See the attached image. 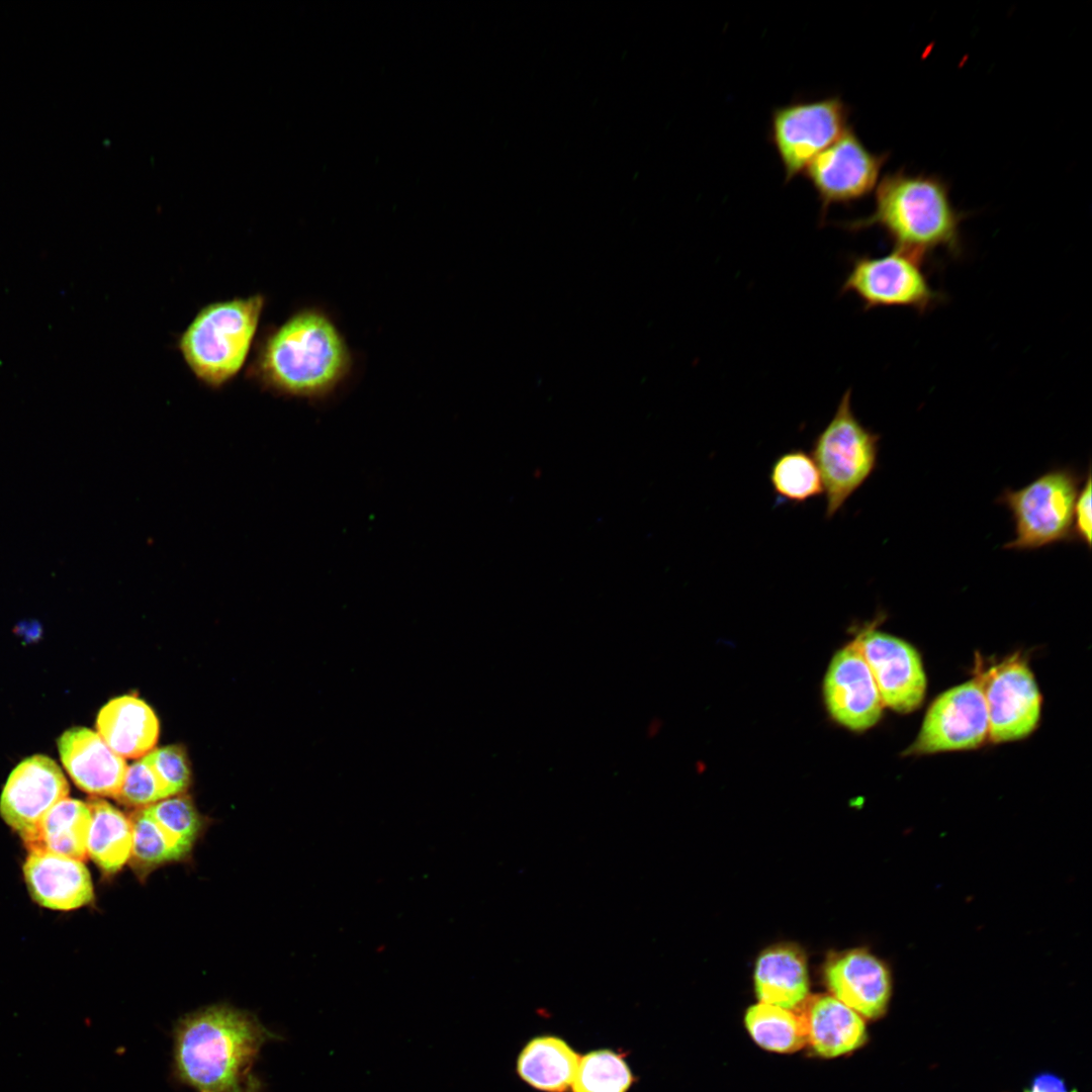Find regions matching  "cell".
<instances>
[{
    "label": "cell",
    "instance_id": "1",
    "mask_svg": "<svg viewBox=\"0 0 1092 1092\" xmlns=\"http://www.w3.org/2000/svg\"><path fill=\"white\" fill-rule=\"evenodd\" d=\"M969 215L954 207L942 178L900 169L879 181L870 215L840 225L853 233L879 228L894 248L926 261L936 251L963 255L961 224Z\"/></svg>",
    "mask_w": 1092,
    "mask_h": 1092
},
{
    "label": "cell",
    "instance_id": "2",
    "mask_svg": "<svg viewBox=\"0 0 1092 1092\" xmlns=\"http://www.w3.org/2000/svg\"><path fill=\"white\" fill-rule=\"evenodd\" d=\"M274 1037L254 1015L228 1005L192 1012L174 1031L177 1076L197 1092H244L243 1079Z\"/></svg>",
    "mask_w": 1092,
    "mask_h": 1092
},
{
    "label": "cell",
    "instance_id": "3",
    "mask_svg": "<svg viewBox=\"0 0 1092 1092\" xmlns=\"http://www.w3.org/2000/svg\"><path fill=\"white\" fill-rule=\"evenodd\" d=\"M351 367L350 350L334 322L320 309L304 308L268 336L255 372L276 392L317 398L333 392Z\"/></svg>",
    "mask_w": 1092,
    "mask_h": 1092
},
{
    "label": "cell",
    "instance_id": "4",
    "mask_svg": "<svg viewBox=\"0 0 1092 1092\" xmlns=\"http://www.w3.org/2000/svg\"><path fill=\"white\" fill-rule=\"evenodd\" d=\"M264 297L255 294L201 308L180 337L179 350L197 379L219 387L242 369L255 337Z\"/></svg>",
    "mask_w": 1092,
    "mask_h": 1092
},
{
    "label": "cell",
    "instance_id": "5",
    "mask_svg": "<svg viewBox=\"0 0 1092 1092\" xmlns=\"http://www.w3.org/2000/svg\"><path fill=\"white\" fill-rule=\"evenodd\" d=\"M880 439L855 417L851 389H846L834 415L812 444L811 456L821 476L827 519L836 515L875 471Z\"/></svg>",
    "mask_w": 1092,
    "mask_h": 1092
},
{
    "label": "cell",
    "instance_id": "6",
    "mask_svg": "<svg viewBox=\"0 0 1092 1092\" xmlns=\"http://www.w3.org/2000/svg\"><path fill=\"white\" fill-rule=\"evenodd\" d=\"M1082 475L1069 467L1054 468L1024 487L1006 488L997 498L1011 513L1014 538L1003 548L1032 550L1072 541L1074 507Z\"/></svg>",
    "mask_w": 1092,
    "mask_h": 1092
},
{
    "label": "cell",
    "instance_id": "7",
    "mask_svg": "<svg viewBox=\"0 0 1092 1092\" xmlns=\"http://www.w3.org/2000/svg\"><path fill=\"white\" fill-rule=\"evenodd\" d=\"M924 262L897 248L882 256H854L841 293L855 295L864 311L906 307L924 314L945 300V295L932 287Z\"/></svg>",
    "mask_w": 1092,
    "mask_h": 1092
},
{
    "label": "cell",
    "instance_id": "8",
    "mask_svg": "<svg viewBox=\"0 0 1092 1092\" xmlns=\"http://www.w3.org/2000/svg\"><path fill=\"white\" fill-rule=\"evenodd\" d=\"M850 107L838 95L795 99L774 108L768 141L782 164L786 182L803 173L844 132L850 125Z\"/></svg>",
    "mask_w": 1092,
    "mask_h": 1092
},
{
    "label": "cell",
    "instance_id": "9",
    "mask_svg": "<svg viewBox=\"0 0 1092 1092\" xmlns=\"http://www.w3.org/2000/svg\"><path fill=\"white\" fill-rule=\"evenodd\" d=\"M889 153H875L860 140L850 124L803 171L820 202L824 221L832 205H850L877 187Z\"/></svg>",
    "mask_w": 1092,
    "mask_h": 1092
},
{
    "label": "cell",
    "instance_id": "10",
    "mask_svg": "<svg viewBox=\"0 0 1092 1092\" xmlns=\"http://www.w3.org/2000/svg\"><path fill=\"white\" fill-rule=\"evenodd\" d=\"M989 722L980 671L973 679L937 697L928 708L907 753L970 749L988 737Z\"/></svg>",
    "mask_w": 1092,
    "mask_h": 1092
},
{
    "label": "cell",
    "instance_id": "11",
    "mask_svg": "<svg viewBox=\"0 0 1092 1092\" xmlns=\"http://www.w3.org/2000/svg\"><path fill=\"white\" fill-rule=\"evenodd\" d=\"M988 713V737L993 742L1016 740L1029 735L1036 727L1041 696L1026 662L1013 655L989 668L980 670Z\"/></svg>",
    "mask_w": 1092,
    "mask_h": 1092
},
{
    "label": "cell",
    "instance_id": "12",
    "mask_svg": "<svg viewBox=\"0 0 1092 1092\" xmlns=\"http://www.w3.org/2000/svg\"><path fill=\"white\" fill-rule=\"evenodd\" d=\"M68 795L69 785L59 765L46 755H32L9 775L0 797V814L26 845L48 812Z\"/></svg>",
    "mask_w": 1092,
    "mask_h": 1092
},
{
    "label": "cell",
    "instance_id": "13",
    "mask_svg": "<svg viewBox=\"0 0 1092 1092\" xmlns=\"http://www.w3.org/2000/svg\"><path fill=\"white\" fill-rule=\"evenodd\" d=\"M871 669L884 706L900 713L916 710L926 691L917 650L904 640L867 628L855 638Z\"/></svg>",
    "mask_w": 1092,
    "mask_h": 1092
},
{
    "label": "cell",
    "instance_id": "14",
    "mask_svg": "<svg viewBox=\"0 0 1092 1092\" xmlns=\"http://www.w3.org/2000/svg\"><path fill=\"white\" fill-rule=\"evenodd\" d=\"M824 698L831 716L846 728L861 731L880 720L885 706L856 640L832 658L825 675Z\"/></svg>",
    "mask_w": 1092,
    "mask_h": 1092
},
{
    "label": "cell",
    "instance_id": "15",
    "mask_svg": "<svg viewBox=\"0 0 1092 1092\" xmlns=\"http://www.w3.org/2000/svg\"><path fill=\"white\" fill-rule=\"evenodd\" d=\"M824 978L832 996L861 1017L876 1019L886 1012L892 990L890 971L867 949L832 954Z\"/></svg>",
    "mask_w": 1092,
    "mask_h": 1092
},
{
    "label": "cell",
    "instance_id": "16",
    "mask_svg": "<svg viewBox=\"0 0 1092 1092\" xmlns=\"http://www.w3.org/2000/svg\"><path fill=\"white\" fill-rule=\"evenodd\" d=\"M61 760L75 785L94 796L115 798L127 769L100 735L85 727L65 731L58 740Z\"/></svg>",
    "mask_w": 1092,
    "mask_h": 1092
},
{
    "label": "cell",
    "instance_id": "17",
    "mask_svg": "<svg viewBox=\"0 0 1092 1092\" xmlns=\"http://www.w3.org/2000/svg\"><path fill=\"white\" fill-rule=\"evenodd\" d=\"M23 874L32 899L46 908L72 910L89 904L94 897L90 873L79 859L30 850Z\"/></svg>",
    "mask_w": 1092,
    "mask_h": 1092
},
{
    "label": "cell",
    "instance_id": "18",
    "mask_svg": "<svg viewBox=\"0 0 1092 1092\" xmlns=\"http://www.w3.org/2000/svg\"><path fill=\"white\" fill-rule=\"evenodd\" d=\"M796 1011L804 1027L806 1043L820 1057L848 1054L867 1040L862 1017L833 996H808Z\"/></svg>",
    "mask_w": 1092,
    "mask_h": 1092
},
{
    "label": "cell",
    "instance_id": "19",
    "mask_svg": "<svg viewBox=\"0 0 1092 1092\" xmlns=\"http://www.w3.org/2000/svg\"><path fill=\"white\" fill-rule=\"evenodd\" d=\"M96 727L105 743L126 758L145 756L159 738V720L143 700L132 695L114 698L99 711Z\"/></svg>",
    "mask_w": 1092,
    "mask_h": 1092
},
{
    "label": "cell",
    "instance_id": "20",
    "mask_svg": "<svg viewBox=\"0 0 1092 1092\" xmlns=\"http://www.w3.org/2000/svg\"><path fill=\"white\" fill-rule=\"evenodd\" d=\"M754 987L760 1002L796 1010L809 991L804 953L788 944L764 950L756 961Z\"/></svg>",
    "mask_w": 1092,
    "mask_h": 1092
},
{
    "label": "cell",
    "instance_id": "21",
    "mask_svg": "<svg viewBox=\"0 0 1092 1092\" xmlns=\"http://www.w3.org/2000/svg\"><path fill=\"white\" fill-rule=\"evenodd\" d=\"M578 1055L561 1038L538 1036L528 1042L518 1059V1072L531 1086L547 1092H563L573 1082Z\"/></svg>",
    "mask_w": 1092,
    "mask_h": 1092
},
{
    "label": "cell",
    "instance_id": "22",
    "mask_svg": "<svg viewBox=\"0 0 1092 1092\" xmlns=\"http://www.w3.org/2000/svg\"><path fill=\"white\" fill-rule=\"evenodd\" d=\"M90 821L91 811L88 804L67 797L48 812L26 847L29 851L47 850L83 861L88 856Z\"/></svg>",
    "mask_w": 1092,
    "mask_h": 1092
},
{
    "label": "cell",
    "instance_id": "23",
    "mask_svg": "<svg viewBox=\"0 0 1092 1092\" xmlns=\"http://www.w3.org/2000/svg\"><path fill=\"white\" fill-rule=\"evenodd\" d=\"M91 821L87 855L106 874H115L128 860L132 829L129 817L110 803L94 796L87 802Z\"/></svg>",
    "mask_w": 1092,
    "mask_h": 1092
},
{
    "label": "cell",
    "instance_id": "24",
    "mask_svg": "<svg viewBox=\"0 0 1092 1092\" xmlns=\"http://www.w3.org/2000/svg\"><path fill=\"white\" fill-rule=\"evenodd\" d=\"M744 1022L752 1039L764 1050L793 1053L806 1044L804 1027L796 1010L759 1002L746 1011Z\"/></svg>",
    "mask_w": 1092,
    "mask_h": 1092
},
{
    "label": "cell",
    "instance_id": "25",
    "mask_svg": "<svg viewBox=\"0 0 1092 1092\" xmlns=\"http://www.w3.org/2000/svg\"><path fill=\"white\" fill-rule=\"evenodd\" d=\"M769 482L779 502L801 505L823 493L818 467L802 449L777 457L769 470Z\"/></svg>",
    "mask_w": 1092,
    "mask_h": 1092
},
{
    "label": "cell",
    "instance_id": "26",
    "mask_svg": "<svg viewBox=\"0 0 1092 1092\" xmlns=\"http://www.w3.org/2000/svg\"><path fill=\"white\" fill-rule=\"evenodd\" d=\"M129 819L132 838L128 860L139 877L145 878L157 867L185 857L143 809L135 810Z\"/></svg>",
    "mask_w": 1092,
    "mask_h": 1092
},
{
    "label": "cell",
    "instance_id": "27",
    "mask_svg": "<svg viewBox=\"0 0 1092 1092\" xmlns=\"http://www.w3.org/2000/svg\"><path fill=\"white\" fill-rule=\"evenodd\" d=\"M632 1075L622 1055L595 1051L578 1063L572 1082L573 1092H626Z\"/></svg>",
    "mask_w": 1092,
    "mask_h": 1092
},
{
    "label": "cell",
    "instance_id": "28",
    "mask_svg": "<svg viewBox=\"0 0 1092 1092\" xmlns=\"http://www.w3.org/2000/svg\"><path fill=\"white\" fill-rule=\"evenodd\" d=\"M143 810L186 856L202 828L201 816L192 800L180 794L158 801Z\"/></svg>",
    "mask_w": 1092,
    "mask_h": 1092
},
{
    "label": "cell",
    "instance_id": "29",
    "mask_svg": "<svg viewBox=\"0 0 1092 1092\" xmlns=\"http://www.w3.org/2000/svg\"><path fill=\"white\" fill-rule=\"evenodd\" d=\"M143 759L152 767L168 797L184 793L191 781V771L184 748L168 745L153 749Z\"/></svg>",
    "mask_w": 1092,
    "mask_h": 1092
},
{
    "label": "cell",
    "instance_id": "30",
    "mask_svg": "<svg viewBox=\"0 0 1092 1092\" xmlns=\"http://www.w3.org/2000/svg\"><path fill=\"white\" fill-rule=\"evenodd\" d=\"M168 798L152 767L142 758L127 766L121 788L115 799L130 807L146 808Z\"/></svg>",
    "mask_w": 1092,
    "mask_h": 1092
},
{
    "label": "cell",
    "instance_id": "31",
    "mask_svg": "<svg viewBox=\"0 0 1092 1092\" xmlns=\"http://www.w3.org/2000/svg\"><path fill=\"white\" fill-rule=\"evenodd\" d=\"M1091 487V470L1089 467L1086 480L1080 488L1075 503L1073 522V539L1086 544L1088 548H1091L1092 542Z\"/></svg>",
    "mask_w": 1092,
    "mask_h": 1092
},
{
    "label": "cell",
    "instance_id": "32",
    "mask_svg": "<svg viewBox=\"0 0 1092 1092\" xmlns=\"http://www.w3.org/2000/svg\"><path fill=\"white\" fill-rule=\"evenodd\" d=\"M1024 1092H1076L1069 1088L1067 1083L1053 1073L1036 1075Z\"/></svg>",
    "mask_w": 1092,
    "mask_h": 1092
},
{
    "label": "cell",
    "instance_id": "33",
    "mask_svg": "<svg viewBox=\"0 0 1092 1092\" xmlns=\"http://www.w3.org/2000/svg\"><path fill=\"white\" fill-rule=\"evenodd\" d=\"M258 1084L259 1083L254 1078L250 1077L244 1092H257Z\"/></svg>",
    "mask_w": 1092,
    "mask_h": 1092
}]
</instances>
